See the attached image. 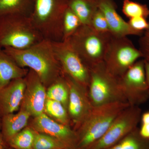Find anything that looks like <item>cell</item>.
Masks as SVG:
<instances>
[{
  "mask_svg": "<svg viewBox=\"0 0 149 149\" xmlns=\"http://www.w3.org/2000/svg\"><path fill=\"white\" fill-rule=\"evenodd\" d=\"M19 66L29 68L48 87L63 76V72L57 58L52 42L43 40L29 48L18 49L10 47L3 49Z\"/></svg>",
  "mask_w": 149,
  "mask_h": 149,
  "instance_id": "obj_1",
  "label": "cell"
},
{
  "mask_svg": "<svg viewBox=\"0 0 149 149\" xmlns=\"http://www.w3.org/2000/svg\"><path fill=\"white\" fill-rule=\"evenodd\" d=\"M130 106L117 102L93 107L84 122L76 130L77 149H89L104 135L120 113Z\"/></svg>",
  "mask_w": 149,
  "mask_h": 149,
  "instance_id": "obj_2",
  "label": "cell"
},
{
  "mask_svg": "<svg viewBox=\"0 0 149 149\" xmlns=\"http://www.w3.org/2000/svg\"><path fill=\"white\" fill-rule=\"evenodd\" d=\"M69 1L35 0L31 20L44 40L63 41V20Z\"/></svg>",
  "mask_w": 149,
  "mask_h": 149,
  "instance_id": "obj_3",
  "label": "cell"
},
{
  "mask_svg": "<svg viewBox=\"0 0 149 149\" xmlns=\"http://www.w3.org/2000/svg\"><path fill=\"white\" fill-rule=\"evenodd\" d=\"M43 40L31 17L18 15L0 17V49H23Z\"/></svg>",
  "mask_w": 149,
  "mask_h": 149,
  "instance_id": "obj_4",
  "label": "cell"
},
{
  "mask_svg": "<svg viewBox=\"0 0 149 149\" xmlns=\"http://www.w3.org/2000/svg\"><path fill=\"white\" fill-rule=\"evenodd\" d=\"M111 36L110 32L101 33L92 26L82 24L66 41L90 68L104 61Z\"/></svg>",
  "mask_w": 149,
  "mask_h": 149,
  "instance_id": "obj_5",
  "label": "cell"
},
{
  "mask_svg": "<svg viewBox=\"0 0 149 149\" xmlns=\"http://www.w3.org/2000/svg\"><path fill=\"white\" fill-rule=\"evenodd\" d=\"M89 69L88 93L93 107L117 102H127L120 88L119 78L108 71L104 61L94 65Z\"/></svg>",
  "mask_w": 149,
  "mask_h": 149,
  "instance_id": "obj_6",
  "label": "cell"
},
{
  "mask_svg": "<svg viewBox=\"0 0 149 149\" xmlns=\"http://www.w3.org/2000/svg\"><path fill=\"white\" fill-rule=\"evenodd\" d=\"M141 58V52L128 37L112 35L103 61L108 71L119 78Z\"/></svg>",
  "mask_w": 149,
  "mask_h": 149,
  "instance_id": "obj_7",
  "label": "cell"
},
{
  "mask_svg": "<svg viewBox=\"0 0 149 149\" xmlns=\"http://www.w3.org/2000/svg\"><path fill=\"white\" fill-rule=\"evenodd\" d=\"M118 80L121 91L130 106L139 107L149 99L143 59L136 61Z\"/></svg>",
  "mask_w": 149,
  "mask_h": 149,
  "instance_id": "obj_8",
  "label": "cell"
},
{
  "mask_svg": "<svg viewBox=\"0 0 149 149\" xmlns=\"http://www.w3.org/2000/svg\"><path fill=\"white\" fill-rule=\"evenodd\" d=\"M142 110L129 106L118 115L103 136L89 149H106L112 146L138 127Z\"/></svg>",
  "mask_w": 149,
  "mask_h": 149,
  "instance_id": "obj_9",
  "label": "cell"
},
{
  "mask_svg": "<svg viewBox=\"0 0 149 149\" xmlns=\"http://www.w3.org/2000/svg\"><path fill=\"white\" fill-rule=\"evenodd\" d=\"M63 72L88 90L90 69L68 41L52 42Z\"/></svg>",
  "mask_w": 149,
  "mask_h": 149,
  "instance_id": "obj_10",
  "label": "cell"
},
{
  "mask_svg": "<svg viewBox=\"0 0 149 149\" xmlns=\"http://www.w3.org/2000/svg\"><path fill=\"white\" fill-rule=\"evenodd\" d=\"M69 88L67 111L71 123L76 130L90 114L93 107L89 98L88 90L63 73Z\"/></svg>",
  "mask_w": 149,
  "mask_h": 149,
  "instance_id": "obj_11",
  "label": "cell"
},
{
  "mask_svg": "<svg viewBox=\"0 0 149 149\" xmlns=\"http://www.w3.org/2000/svg\"><path fill=\"white\" fill-rule=\"evenodd\" d=\"M30 127L36 132L54 137L70 149H77L78 138L76 130L49 117L45 113L34 117Z\"/></svg>",
  "mask_w": 149,
  "mask_h": 149,
  "instance_id": "obj_12",
  "label": "cell"
},
{
  "mask_svg": "<svg viewBox=\"0 0 149 149\" xmlns=\"http://www.w3.org/2000/svg\"><path fill=\"white\" fill-rule=\"evenodd\" d=\"M26 86L20 109L31 116L37 117L44 113L47 100L46 87L36 72L29 69L25 77Z\"/></svg>",
  "mask_w": 149,
  "mask_h": 149,
  "instance_id": "obj_13",
  "label": "cell"
},
{
  "mask_svg": "<svg viewBox=\"0 0 149 149\" xmlns=\"http://www.w3.org/2000/svg\"><path fill=\"white\" fill-rule=\"evenodd\" d=\"M26 86L24 77L12 80L0 90V118L20 109Z\"/></svg>",
  "mask_w": 149,
  "mask_h": 149,
  "instance_id": "obj_14",
  "label": "cell"
},
{
  "mask_svg": "<svg viewBox=\"0 0 149 149\" xmlns=\"http://www.w3.org/2000/svg\"><path fill=\"white\" fill-rule=\"evenodd\" d=\"M98 7L106 19L113 36L125 37L129 35L141 37L143 32L133 29L118 13L114 0H97Z\"/></svg>",
  "mask_w": 149,
  "mask_h": 149,
  "instance_id": "obj_15",
  "label": "cell"
},
{
  "mask_svg": "<svg viewBox=\"0 0 149 149\" xmlns=\"http://www.w3.org/2000/svg\"><path fill=\"white\" fill-rule=\"evenodd\" d=\"M31 116L28 112L20 109L18 112L6 115L1 118V130L6 143L27 127Z\"/></svg>",
  "mask_w": 149,
  "mask_h": 149,
  "instance_id": "obj_16",
  "label": "cell"
},
{
  "mask_svg": "<svg viewBox=\"0 0 149 149\" xmlns=\"http://www.w3.org/2000/svg\"><path fill=\"white\" fill-rule=\"evenodd\" d=\"M28 71L19 66L3 49H0V90L12 80L25 77Z\"/></svg>",
  "mask_w": 149,
  "mask_h": 149,
  "instance_id": "obj_17",
  "label": "cell"
},
{
  "mask_svg": "<svg viewBox=\"0 0 149 149\" xmlns=\"http://www.w3.org/2000/svg\"><path fill=\"white\" fill-rule=\"evenodd\" d=\"M35 0H0V17L18 15L31 17Z\"/></svg>",
  "mask_w": 149,
  "mask_h": 149,
  "instance_id": "obj_18",
  "label": "cell"
},
{
  "mask_svg": "<svg viewBox=\"0 0 149 149\" xmlns=\"http://www.w3.org/2000/svg\"><path fill=\"white\" fill-rule=\"evenodd\" d=\"M68 7L78 17L83 25L90 26L98 9L97 0H70Z\"/></svg>",
  "mask_w": 149,
  "mask_h": 149,
  "instance_id": "obj_19",
  "label": "cell"
},
{
  "mask_svg": "<svg viewBox=\"0 0 149 149\" xmlns=\"http://www.w3.org/2000/svg\"><path fill=\"white\" fill-rule=\"evenodd\" d=\"M47 98L61 103L67 110L69 88L63 74L48 87Z\"/></svg>",
  "mask_w": 149,
  "mask_h": 149,
  "instance_id": "obj_20",
  "label": "cell"
},
{
  "mask_svg": "<svg viewBox=\"0 0 149 149\" xmlns=\"http://www.w3.org/2000/svg\"><path fill=\"white\" fill-rule=\"evenodd\" d=\"M106 149H149V140L140 135L137 127L117 143Z\"/></svg>",
  "mask_w": 149,
  "mask_h": 149,
  "instance_id": "obj_21",
  "label": "cell"
},
{
  "mask_svg": "<svg viewBox=\"0 0 149 149\" xmlns=\"http://www.w3.org/2000/svg\"><path fill=\"white\" fill-rule=\"evenodd\" d=\"M44 113L56 121L70 126L71 122L67 110L61 103L47 98Z\"/></svg>",
  "mask_w": 149,
  "mask_h": 149,
  "instance_id": "obj_22",
  "label": "cell"
},
{
  "mask_svg": "<svg viewBox=\"0 0 149 149\" xmlns=\"http://www.w3.org/2000/svg\"><path fill=\"white\" fill-rule=\"evenodd\" d=\"M35 133V130L31 127H26L7 143L14 149H33Z\"/></svg>",
  "mask_w": 149,
  "mask_h": 149,
  "instance_id": "obj_23",
  "label": "cell"
},
{
  "mask_svg": "<svg viewBox=\"0 0 149 149\" xmlns=\"http://www.w3.org/2000/svg\"><path fill=\"white\" fill-rule=\"evenodd\" d=\"M82 24L78 17L68 7L65 12L63 20V41L69 39Z\"/></svg>",
  "mask_w": 149,
  "mask_h": 149,
  "instance_id": "obj_24",
  "label": "cell"
},
{
  "mask_svg": "<svg viewBox=\"0 0 149 149\" xmlns=\"http://www.w3.org/2000/svg\"><path fill=\"white\" fill-rule=\"evenodd\" d=\"M122 12L129 19L138 17L147 19L149 17V8L146 4L131 0H123Z\"/></svg>",
  "mask_w": 149,
  "mask_h": 149,
  "instance_id": "obj_25",
  "label": "cell"
},
{
  "mask_svg": "<svg viewBox=\"0 0 149 149\" xmlns=\"http://www.w3.org/2000/svg\"><path fill=\"white\" fill-rule=\"evenodd\" d=\"M33 149H70L55 138L46 134L36 132Z\"/></svg>",
  "mask_w": 149,
  "mask_h": 149,
  "instance_id": "obj_26",
  "label": "cell"
},
{
  "mask_svg": "<svg viewBox=\"0 0 149 149\" xmlns=\"http://www.w3.org/2000/svg\"><path fill=\"white\" fill-rule=\"evenodd\" d=\"M91 26L96 31L101 33L110 32L106 19L99 8L93 17Z\"/></svg>",
  "mask_w": 149,
  "mask_h": 149,
  "instance_id": "obj_27",
  "label": "cell"
},
{
  "mask_svg": "<svg viewBox=\"0 0 149 149\" xmlns=\"http://www.w3.org/2000/svg\"><path fill=\"white\" fill-rule=\"evenodd\" d=\"M149 27L144 31L139 40V50L141 52L143 58L149 63Z\"/></svg>",
  "mask_w": 149,
  "mask_h": 149,
  "instance_id": "obj_28",
  "label": "cell"
},
{
  "mask_svg": "<svg viewBox=\"0 0 149 149\" xmlns=\"http://www.w3.org/2000/svg\"><path fill=\"white\" fill-rule=\"evenodd\" d=\"M128 23L133 29L138 32H144L149 27L146 18L141 17L129 19Z\"/></svg>",
  "mask_w": 149,
  "mask_h": 149,
  "instance_id": "obj_29",
  "label": "cell"
},
{
  "mask_svg": "<svg viewBox=\"0 0 149 149\" xmlns=\"http://www.w3.org/2000/svg\"><path fill=\"white\" fill-rule=\"evenodd\" d=\"M141 127L139 128V133L144 139L149 140V111L142 113L140 122Z\"/></svg>",
  "mask_w": 149,
  "mask_h": 149,
  "instance_id": "obj_30",
  "label": "cell"
},
{
  "mask_svg": "<svg viewBox=\"0 0 149 149\" xmlns=\"http://www.w3.org/2000/svg\"><path fill=\"white\" fill-rule=\"evenodd\" d=\"M145 70H146V77L148 88L149 95V63L145 61Z\"/></svg>",
  "mask_w": 149,
  "mask_h": 149,
  "instance_id": "obj_31",
  "label": "cell"
},
{
  "mask_svg": "<svg viewBox=\"0 0 149 149\" xmlns=\"http://www.w3.org/2000/svg\"><path fill=\"white\" fill-rule=\"evenodd\" d=\"M6 142L4 140L1 130V123H0V149H5Z\"/></svg>",
  "mask_w": 149,
  "mask_h": 149,
  "instance_id": "obj_32",
  "label": "cell"
},
{
  "mask_svg": "<svg viewBox=\"0 0 149 149\" xmlns=\"http://www.w3.org/2000/svg\"><path fill=\"white\" fill-rule=\"evenodd\" d=\"M14 149V148H10V149Z\"/></svg>",
  "mask_w": 149,
  "mask_h": 149,
  "instance_id": "obj_33",
  "label": "cell"
}]
</instances>
